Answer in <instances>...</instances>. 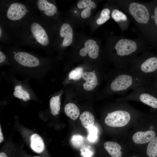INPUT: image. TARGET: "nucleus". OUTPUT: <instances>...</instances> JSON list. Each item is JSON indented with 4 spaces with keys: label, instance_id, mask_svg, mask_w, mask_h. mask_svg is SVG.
<instances>
[{
    "label": "nucleus",
    "instance_id": "nucleus-23",
    "mask_svg": "<svg viewBox=\"0 0 157 157\" xmlns=\"http://www.w3.org/2000/svg\"><path fill=\"white\" fill-rule=\"evenodd\" d=\"M146 153L149 157H157V136L149 142L147 149Z\"/></svg>",
    "mask_w": 157,
    "mask_h": 157
},
{
    "label": "nucleus",
    "instance_id": "nucleus-28",
    "mask_svg": "<svg viewBox=\"0 0 157 157\" xmlns=\"http://www.w3.org/2000/svg\"><path fill=\"white\" fill-rule=\"evenodd\" d=\"M88 129L89 133L88 137V140L90 142H94L95 141L97 138V128L92 126Z\"/></svg>",
    "mask_w": 157,
    "mask_h": 157
},
{
    "label": "nucleus",
    "instance_id": "nucleus-9",
    "mask_svg": "<svg viewBox=\"0 0 157 157\" xmlns=\"http://www.w3.org/2000/svg\"><path fill=\"white\" fill-rule=\"evenodd\" d=\"M9 49L12 51V57L15 61L22 66L34 67L41 64L38 58L29 52L18 49L15 47H11Z\"/></svg>",
    "mask_w": 157,
    "mask_h": 157
},
{
    "label": "nucleus",
    "instance_id": "nucleus-14",
    "mask_svg": "<svg viewBox=\"0 0 157 157\" xmlns=\"http://www.w3.org/2000/svg\"><path fill=\"white\" fill-rule=\"evenodd\" d=\"M155 133L153 130L139 131L134 134L132 137V140L135 144H144L149 142L155 137Z\"/></svg>",
    "mask_w": 157,
    "mask_h": 157
},
{
    "label": "nucleus",
    "instance_id": "nucleus-8",
    "mask_svg": "<svg viewBox=\"0 0 157 157\" xmlns=\"http://www.w3.org/2000/svg\"><path fill=\"white\" fill-rule=\"evenodd\" d=\"M123 108L108 113L104 119L105 124L112 127H120L126 125L131 118V113Z\"/></svg>",
    "mask_w": 157,
    "mask_h": 157
},
{
    "label": "nucleus",
    "instance_id": "nucleus-12",
    "mask_svg": "<svg viewBox=\"0 0 157 157\" xmlns=\"http://www.w3.org/2000/svg\"><path fill=\"white\" fill-rule=\"evenodd\" d=\"M59 29L58 40H60L59 46L62 47L69 46L73 39V31L71 26L65 22L61 24Z\"/></svg>",
    "mask_w": 157,
    "mask_h": 157
},
{
    "label": "nucleus",
    "instance_id": "nucleus-11",
    "mask_svg": "<svg viewBox=\"0 0 157 157\" xmlns=\"http://www.w3.org/2000/svg\"><path fill=\"white\" fill-rule=\"evenodd\" d=\"M112 4L111 17L117 23L121 31L124 32L128 29L130 20L122 10L117 6Z\"/></svg>",
    "mask_w": 157,
    "mask_h": 157
},
{
    "label": "nucleus",
    "instance_id": "nucleus-10",
    "mask_svg": "<svg viewBox=\"0 0 157 157\" xmlns=\"http://www.w3.org/2000/svg\"><path fill=\"white\" fill-rule=\"evenodd\" d=\"M38 13L43 18L51 21L56 18L58 10L54 3L47 0H30Z\"/></svg>",
    "mask_w": 157,
    "mask_h": 157
},
{
    "label": "nucleus",
    "instance_id": "nucleus-21",
    "mask_svg": "<svg viewBox=\"0 0 157 157\" xmlns=\"http://www.w3.org/2000/svg\"><path fill=\"white\" fill-rule=\"evenodd\" d=\"M60 94L53 97L49 101V105L51 114L54 116L58 114L60 109Z\"/></svg>",
    "mask_w": 157,
    "mask_h": 157
},
{
    "label": "nucleus",
    "instance_id": "nucleus-1",
    "mask_svg": "<svg viewBox=\"0 0 157 157\" xmlns=\"http://www.w3.org/2000/svg\"><path fill=\"white\" fill-rule=\"evenodd\" d=\"M53 27L51 21L38 14L22 26L15 44L48 50L53 46Z\"/></svg>",
    "mask_w": 157,
    "mask_h": 157
},
{
    "label": "nucleus",
    "instance_id": "nucleus-32",
    "mask_svg": "<svg viewBox=\"0 0 157 157\" xmlns=\"http://www.w3.org/2000/svg\"><path fill=\"white\" fill-rule=\"evenodd\" d=\"M3 140V136L1 131V126L0 127V143H1Z\"/></svg>",
    "mask_w": 157,
    "mask_h": 157
},
{
    "label": "nucleus",
    "instance_id": "nucleus-27",
    "mask_svg": "<svg viewBox=\"0 0 157 157\" xmlns=\"http://www.w3.org/2000/svg\"><path fill=\"white\" fill-rule=\"evenodd\" d=\"M96 6V3L92 1L90 5L81 12V17L84 19L89 17L91 14V9L95 8Z\"/></svg>",
    "mask_w": 157,
    "mask_h": 157
},
{
    "label": "nucleus",
    "instance_id": "nucleus-5",
    "mask_svg": "<svg viewBox=\"0 0 157 157\" xmlns=\"http://www.w3.org/2000/svg\"><path fill=\"white\" fill-rule=\"evenodd\" d=\"M116 68V72L108 87L110 93L123 94L138 86L152 87V83L150 81L136 75L126 69Z\"/></svg>",
    "mask_w": 157,
    "mask_h": 157
},
{
    "label": "nucleus",
    "instance_id": "nucleus-3",
    "mask_svg": "<svg viewBox=\"0 0 157 157\" xmlns=\"http://www.w3.org/2000/svg\"><path fill=\"white\" fill-rule=\"evenodd\" d=\"M128 15L148 43L150 47L157 53V38L151 24L150 11L147 3L133 0L111 1Z\"/></svg>",
    "mask_w": 157,
    "mask_h": 157
},
{
    "label": "nucleus",
    "instance_id": "nucleus-25",
    "mask_svg": "<svg viewBox=\"0 0 157 157\" xmlns=\"http://www.w3.org/2000/svg\"><path fill=\"white\" fill-rule=\"evenodd\" d=\"M83 73V69L81 67H78L71 71L69 74V79L78 80L81 78Z\"/></svg>",
    "mask_w": 157,
    "mask_h": 157
},
{
    "label": "nucleus",
    "instance_id": "nucleus-30",
    "mask_svg": "<svg viewBox=\"0 0 157 157\" xmlns=\"http://www.w3.org/2000/svg\"><path fill=\"white\" fill-rule=\"evenodd\" d=\"M6 55L0 50V63H1L6 60Z\"/></svg>",
    "mask_w": 157,
    "mask_h": 157
},
{
    "label": "nucleus",
    "instance_id": "nucleus-17",
    "mask_svg": "<svg viewBox=\"0 0 157 157\" xmlns=\"http://www.w3.org/2000/svg\"><path fill=\"white\" fill-rule=\"evenodd\" d=\"M104 148L111 157H121L122 153L121 147L117 143L113 141H107L104 144Z\"/></svg>",
    "mask_w": 157,
    "mask_h": 157
},
{
    "label": "nucleus",
    "instance_id": "nucleus-4",
    "mask_svg": "<svg viewBox=\"0 0 157 157\" xmlns=\"http://www.w3.org/2000/svg\"><path fill=\"white\" fill-rule=\"evenodd\" d=\"M109 43L108 53L111 60L116 67L126 69L134 58L150 47L148 42L141 36L135 39L115 36Z\"/></svg>",
    "mask_w": 157,
    "mask_h": 157
},
{
    "label": "nucleus",
    "instance_id": "nucleus-16",
    "mask_svg": "<svg viewBox=\"0 0 157 157\" xmlns=\"http://www.w3.org/2000/svg\"><path fill=\"white\" fill-rule=\"evenodd\" d=\"M31 147L35 152L40 154L43 152L45 149L44 144L41 137L36 133L33 134L30 138Z\"/></svg>",
    "mask_w": 157,
    "mask_h": 157
},
{
    "label": "nucleus",
    "instance_id": "nucleus-31",
    "mask_svg": "<svg viewBox=\"0 0 157 157\" xmlns=\"http://www.w3.org/2000/svg\"><path fill=\"white\" fill-rule=\"evenodd\" d=\"M152 87L157 92V76L152 83Z\"/></svg>",
    "mask_w": 157,
    "mask_h": 157
},
{
    "label": "nucleus",
    "instance_id": "nucleus-2",
    "mask_svg": "<svg viewBox=\"0 0 157 157\" xmlns=\"http://www.w3.org/2000/svg\"><path fill=\"white\" fill-rule=\"evenodd\" d=\"M38 14L30 0L24 2L15 0L0 1V25L8 31L15 40L23 24Z\"/></svg>",
    "mask_w": 157,
    "mask_h": 157
},
{
    "label": "nucleus",
    "instance_id": "nucleus-26",
    "mask_svg": "<svg viewBox=\"0 0 157 157\" xmlns=\"http://www.w3.org/2000/svg\"><path fill=\"white\" fill-rule=\"evenodd\" d=\"M84 140L83 137L78 134L73 135L71 139V142L75 147L79 148L82 145Z\"/></svg>",
    "mask_w": 157,
    "mask_h": 157
},
{
    "label": "nucleus",
    "instance_id": "nucleus-20",
    "mask_svg": "<svg viewBox=\"0 0 157 157\" xmlns=\"http://www.w3.org/2000/svg\"><path fill=\"white\" fill-rule=\"evenodd\" d=\"M66 115L73 120L76 119L79 115L80 110L78 107L74 104H67L64 108Z\"/></svg>",
    "mask_w": 157,
    "mask_h": 157
},
{
    "label": "nucleus",
    "instance_id": "nucleus-18",
    "mask_svg": "<svg viewBox=\"0 0 157 157\" xmlns=\"http://www.w3.org/2000/svg\"><path fill=\"white\" fill-rule=\"evenodd\" d=\"M147 3L150 11L152 26L157 38V0H152Z\"/></svg>",
    "mask_w": 157,
    "mask_h": 157
},
{
    "label": "nucleus",
    "instance_id": "nucleus-19",
    "mask_svg": "<svg viewBox=\"0 0 157 157\" xmlns=\"http://www.w3.org/2000/svg\"><path fill=\"white\" fill-rule=\"evenodd\" d=\"M83 126L85 128L89 129L93 126L95 119L91 113L85 111L83 112L79 117Z\"/></svg>",
    "mask_w": 157,
    "mask_h": 157
},
{
    "label": "nucleus",
    "instance_id": "nucleus-29",
    "mask_svg": "<svg viewBox=\"0 0 157 157\" xmlns=\"http://www.w3.org/2000/svg\"><path fill=\"white\" fill-rule=\"evenodd\" d=\"M92 1L91 0H80L77 2V7L80 9L86 8L90 4Z\"/></svg>",
    "mask_w": 157,
    "mask_h": 157
},
{
    "label": "nucleus",
    "instance_id": "nucleus-7",
    "mask_svg": "<svg viewBox=\"0 0 157 157\" xmlns=\"http://www.w3.org/2000/svg\"><path fill=\"white\" fill-rule=\"evenodd\" d=\"M117 100L138 101L154 109H157V92L151 87L138 86L133 89L130 93Z\"/></svg>",
    "mask_w": 157,
    "mask_h": 157
},
{
    "label": "nucleus",
    "instance_id": "nucleus-6",
    "mask_svg": "<svg viewBox=\"0 0 157 157\" xmlns=\"http://www.w3.org/2000/svg\"><path fill=\"white\" fill-rule=\"evenodd\" d=\"M127 69L152 83L157 76V53L145 51L131 61Z\"/></svg>",
    "mask_w": 157,
    "mask_h": 157
},
{
    "label": "nucleus",
    "instance_id": "nucleus-13",
    "mask_svg": "<svg viewBox=\"0 0 157 157\" xmlns=\"http://www.w3.org/2000/svg\"><path fill=\"white\" fill-rule=\"evenodd\" d=\"M99 50V47L95 41L90 39L85 41L84 47L80 50L79 54L81 56L84 57L88 53L90 58L94 59L98 57Z\"/></svg>",
    "mask_w": 157,
    "mask_h": 157
},
{
    "label": "nucleus",
    "instance_id": "nucleus-34",
    "mask_svg": "<svg viewBox=\"0 0 157 157\" xmlns=\"http://www.w3.org/2000/svg\"><path fill=\"white\" fill-rule=\"evenodd\" d=\"M136 157V156H134V157Z\"/></svg>",
    "mask_w": 157,
    "mask_h": 157
},
{
    "label": "nucleus",
    "instance_id": "nucleus-22",
    "mask_svg": "<svg viewBox=\"0 0 157 157\" xmlns=\"http://www.w3.org/2000/svg\"><path fill=\"white\" fill-rule=\"evenodd\" d=\"M107 7L103 8L101 11L99 17L96 20V23L98 25L104 23L110 18L111 7Z\"/></svg>",
    "mask_w": 157,
    "mask_h": 157
},
{
    "label": "nucleus",
    "instance_id": "nucleus-15",
    "mask_svg": "<svg viewBox=\"0 0 157 157\" xmlns=\"http://www.w3.org/2000/svg\"><path fill=\"white\" fill-rule=\"evenodd\" d=\"M82 78L85 81V82L83 85V88L85 90H92L97 85V76L96 74L93 72L88 71L83 72Z\"/></svg>",
    "mask_w": 157,
    "mask_h": 157
},
{
    "label": "nucleus",
    "instance_id": "nucleus-33",
    "mask_svg": "<svg viewBox=\"0 0 157 157\" xmlns=\"http://www.w3.org/2000/svg\"><path fill=\"white\" fill-rule=\"evenodd\" d=\"M32 157H41L39 156H34Z\"/></svg>",
    "mask_w": 157,
    "mask_h": 157
},
{
    "label": "nucleus",
    "instance_id": "nucleus-24",
    "mask_svg": "<svg viewBox=\"0 0 157 157\" xmlns=\"http://www.w3.org/2000/svg\"><path fill=\"white\" fill-rule=\"evenodd\" d=\"M13 92L14 96L19 99H22L24 101H27L30 99V94L28 92L23 89H20L18 85L16 86Z\"/></svg>",
    "mask_w": 157,
    "mask_h": 157
}]
</instances>
